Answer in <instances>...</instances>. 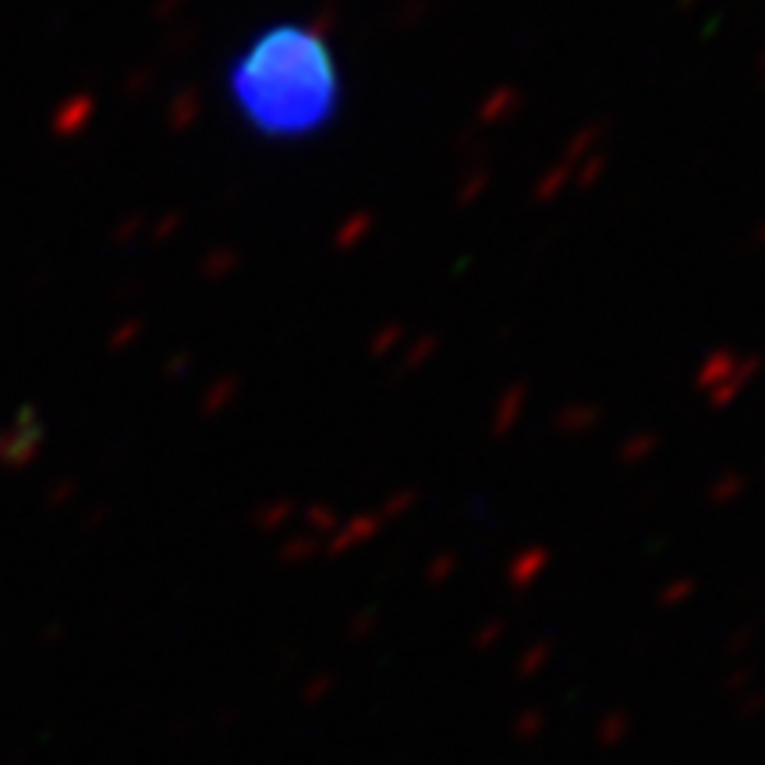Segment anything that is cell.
I'll return each instance as SVG.
<instances>
[{
	"instance_id": "cell-1",
	"label": "cell",
	"mask_w": 765,
	"mask_h": 765,
	"mask_svg": "<svg viewBox=\"0 0 765 765\" xmlns=\"http://www.w3.org/2000/svg\"><path fill=\"white\" fill-rule=\"evenodd\" d=\"M228 100L263 142H309L340 114L337 54L316 25L259 28L228 65Z\"/></svg>"
}]
</instances>
